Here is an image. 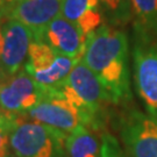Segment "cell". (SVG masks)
<instances>
[{
    "mask_svg": "<svg viewBox=\"0 0 157 157\" xmlns=\"http://www.w3.org/2000/svg\"><path fill=\"white\" fill-rule=\"evenodd\" d=\"M82 61L98 77L114 104L130 99L129 44L124 32L101 25L89 35Z\"/></svg>",
    "mask_w": 157,
    "mask_h": 157,
    "instance_id": "cell-1",
    "label": "cell"
},
{
    "mask_svg": "<svg viewBox=\"0 0 157 157\" xmlns=\"http://www.w3.org/2000/svg\"><path fill=\"white\" fill-rule=\"evenodd\" d=\"M69 100L79 109L84 126L92 130L104 127L106 109L114 104L100 80L83 61L76 63L65 80L54 87H45Z\"/></svg>",
    "mask_w": 157,
    "mask_h": 157,
    "instance_id": "cell-2",
    "label": "cell"
},
{
    "mask_svg": "<svg viewBox=\"0 0 157 157\" xmlns=\"http://www.w3.org/2000/svg\"><path fill=\"white\" fill-rule=\"evenodd\" d=\"M67 134L17 115L10 134V146L17 157H67Z\"/></svg>",
    "mask_w": 157,
    "mask_h": 157,
    "instance_id": "cell-3",
    "label": "cell"
},
{
    "mask_svg": "<svg viewBox=\"0 0 157 157\" xmlns=\"http://www.w3.org/2000/svg\"><path fill=\"white\" fill-rule=\"evenodd\" d=\"M133 72L140 99L148 113L157 117V39L135 36Z\"/></svg>",
    "mask_w": 157,
    "mask_h": 157,
    "instance_id": "cell-4",
    "label": "cell"
},
{
    "mask_svg": "<svg viewBox=\"0 0 157 157\" xmlns=\"http://www.w3.org/2000/svg\"><path fill=\"white\" fill-rule=\"evenodd\" d=\"M119 132L130 157H157V117L137 109L120 119Z\"/></svg>",
    "mask_w": 157,
    "mask_h": 157,
    "instance_id": "cell-5",
    "label": "cell"
},
{
    "mask_svg": "<svg viewBox=\"0 0 157 157\" xmlns=\"http://www.w3.org/2000/svg\"><path fill=\"white\" fill-rule=\"evenodd\" d=\"M76 61L52 50L48 44L32 41L23 69L43 87H54L65 80Z\"/></svg>",
    "mask_w": 157,
    "mask_h": 157,
    "instance_id": "cell-6",
    "label": "cell"
},
{
    "mask_svg": "<svg viewBox=\"0 0 157 157\" xmlns=\"http://www.w3.org/2000/svg\"><path fill=\"white\" fill-rule=\"evenodd\" d=\"M44 99V87L25 69L0 77V111L8 115H23Z\"/></svg>",
    "mask_w": 157,
    "mask_h": 157,
    "instance_id": "cell-7",
    "label": "cell"
},
{
    "mask_svg": "<svg viewBox=\"0 0 157 157\" xmlns=\"http://www.w3.org/2000/svg\"><path fill=\"white\" fill-rule=\"evenodd\" d=\"M29 120L70 134L79 126H84L79 109L65 98L44 87V99L25 114Z\"/></svg>",
    "mask_w": 157,
    "mask_h": 157,
    "instance_id": "cell-8",
    "label": "cell"
},
{
    "mask_svg": "<svg viewBox=\"0 0 157 157\" xmlns=\"http://www.w3.org/2000/svg\"><path fill=\"white\" fill-rule=\"evenodd\" d=\"M4 35L1 77L12 76L22 70L28 58L33 34L15 19H0Z\"/></svg>",
    "mask_w": 157,
    "mask_h": 157,
    "instance_id": "cell-9",
    "label": "cell"
},
{
    "mask_svg": "<svg viewBox=\"0 0 157 157\" xmlns=\"http://www.w3.org/2000/svg\"><path fill=\"white\" fill-rule=\"evenodd\" d=\"M63 0H19L1 19H15L22 22L39 41L48 25L62 14Z\"/></svg>",
    "mask_w": 157,
    "mask_h": 157,
    "instance_id": "cell-10",
    "label": "cell"
},
{
    "mask_svg": "<svg viewBox=\"0 0 157 157\" xmlns=\"http://www.w3.org/2000/svg\"><path fill=\"white\" fill-rule=\"evenodd\" d=\"M86 40L78 27L61 14L48 25L39 42H43L52 50L71 57L78 63L84 55Z\"/></svg>",
    "mask_w": 157,
    "mask_h": 157,
    "instance_id": "cell-11",
    "label": "cell"
},
{
    "mask_svg": "<svg viewBox=\"0 0 157 157\" xmlns=\"http://www.w3.org/2000/svg\"><path fill=\"white\" fill-rule=\"evenodd\" d=\"M62 15L75 23L87 39L102 22L100 0H63Z\"/></svg>",
    "mask_w": 157,
    "mask_h": 157,
    "instance_id": "cell-12",
    "label": "cell"
},
{
    "mask_svg": "<svg viewBox=\"0 0 157 157\" xmlns=\"http://www.w3.org/2000/svg\"><path fill=\"white\" fill-rule=\"evenodd\" d=\"M135 36L157 39V0H129Z\"/></svg>",
    "mask_w": 157,
    "mask_h": 157,
    "instance_id": "cell-13",
    "label": "cell"
},
{
    "mask_svg": "<svg viewBox=\"0 0 157 157\" xmlns=\"http://www.w3.org/2000/svg\"><path fill=\"white\" fill-rule=\"evenodd\" d=\"M67 157H100V147L92 129L79 126L67 135L65 141Z\"/></svg>",
    "mask_w": 157,
    "mask_h": 157,
    "instance_id": "cell-14",
    "label": "cell"
},
{
    "mask_svg": "<svg viewBox=\"0 0 157 157\" xmlns=\"http://www.w3.org/2000/svg\"><path fill=\"white\" fill-rule=\"evenodd\" d=\"M100 5L107 19L113 25L122 26L132 20L129 0H100Z\"/></svg>",
    "mask_w": 157,
    "mask_h": 157,
    "instance_id": "cell-15",
    "label": "cell"
},
{
    "mask_svg": "<svg viewBox=\"0 0 157 157\" xmlns=\"http://www.w3.org/2000/svg\"><path fill=\"white\" fill-rule=\"evenodd\" d=\"M15 118L0 111V157L10 156V134Z\"/></svg>",
    "mask_w": 157,
    "mask_h": 157,
    "instance_id": "cell-16",
    "label": "cell"
},
{
    "mask_svg": "<svg viewBox=\"0 0 157 157\" xmlns=\"http://www.w3.org/2000/svg\"><path fill=\"white\" fill-rule=\"evenodd\" d=\"M100 157H130L121 148L119 141L108 133L101 135Z\"/></svg>",
    "mask_w": 157,
    "mask_h": 157,
    "instance_id": "cell-17",
    "label": "cell"
},
{
    "mask_svg": "<svg viewBox=\"0 0 157 157\" xmlns=\"http://www.w3.org/2000/svg\"><path fill=\"white\" fill-rule=\"evenodd\" d=\"M2 50H4V35H2V26L0 21V77H1V59H2Z\"/></svg>",
    "mask_w": 157,
    "mask_h": 157,
    "instance_id": "cell-18",
    "label": "cell"
},
{
    "mask_svg": "<svg viewBox=\"0 0 157 157\" xmlns=\"http://www.w3.org/2000/svg\"><path fill=\"white\" fill-rule=\"evenodd\" d=\"M19 0H0V4L4 6V8H5V14H6V12L8 11V8L10 7H12V6L14 5L15 2H17ZM4 14V15H5Z\"/></svg>",
    "mask_w": 157,
    "mask_h": 157,
    "instance_id": "cell-19",
    "label": "cell"
},
{
    "mask_svg": "<svg viewBox=\"0 0 157 157\" xmlns=\"http://www.w3.org/2000/svg\"><path fill=\"white\" fill-rule=\"evenodd\" d=\"M8 157H12V156H8Z\"/></svg>",
    "mask_w": 157,
    "mask_h": 157,
    "instance_id": "cell-20",
    "label": "cell"
}]
</instances>
